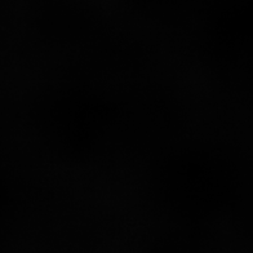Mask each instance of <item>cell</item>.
I'll return each instance as SVG.
<instances>
[]
</instances>
